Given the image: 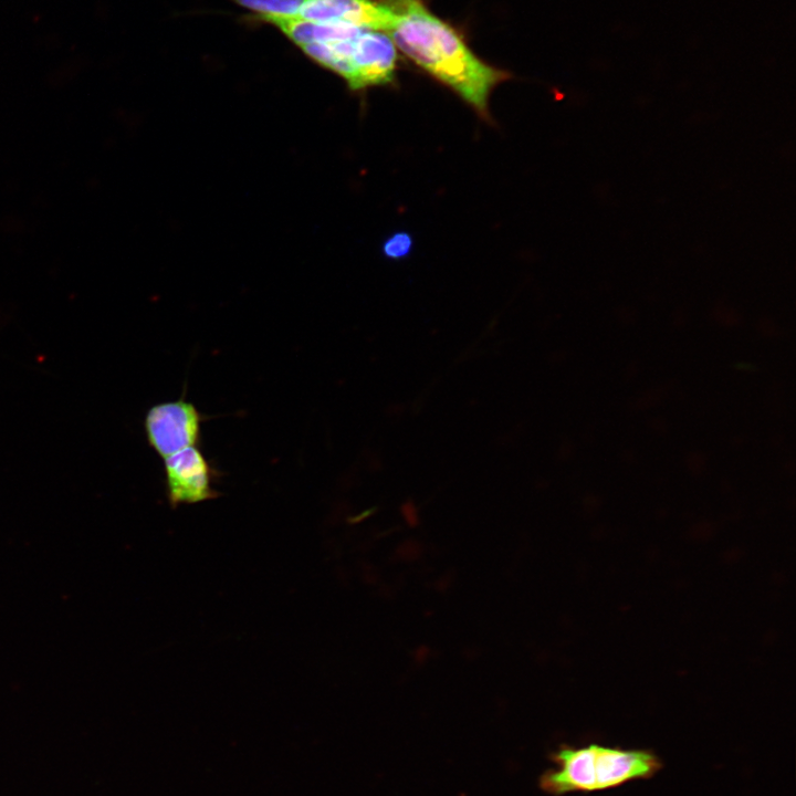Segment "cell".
Returning a JSON list of instances; mask_svg holds the SVG:
<instances>
[{
  "mask_svg": "<svg viewBox=\"0 0 796 796\" xmlns=\"http://www.w3.org/2000/svg\"><path fill=\"white\" fill-rule=\"evenodd\" d=\"M394 12L385 32L405 55L454 91L484 121L489 98L510 74L479 59L462 36L422 0H386Z\"/></svg>",
  "mask_w": 796,
  "mask_h": 796,
  "instance_id": "1",
  "label": "cell"
},
{
  "mask_svg": "<svg viewBox=\"0 0 796 796\" xmlns=\"http://www.w3.org/2000/svg\"><path fill=\"white\" fill-rule=\"evenodd\" d=\"M549 758L555 766L541 775L540 787L554 796L618 787L631 781L650 778L662 767L657 755L649 751L598 744L562 746Z\"/></svg>",
  "mask_w": 796,
  "mask_h": 796,
  "instance_id": "2",
  "label": "cell"
},
{
  "mask_svg": "<svg viewBox=\"0 0 796 796\" xmlns=\"http://www.w3.org/2000/svg\"><path fill=\"white\" fill-rule=\"evenodd\" d=\"M202 416L185 399L153 406L145 417V432L151 449L167 458L200 440Z\"/></svg>",
  "mask_w": 796,
  "mask_h": 796,
  "instance_id": "3",
  "label": "cell"
},
{
  "mask_svg": "<svg viewBox=\"0 0 796 796\" xmlns=\"http://www.w3.org/2000/svg\"><path fill=\"white\" fill-rule=\"evenodd\" d=\"M165 476L171 507L205 502L219 494L212 484L213 469L197 447L165 458Z\"/></svg>",
  "mask_w": 796,
  "mask_h": 796,
  "instance_id": "4",
  "label": "cell"
},
{
  "mask_svg": "<svg viewBox=\"0 0 796 796\" xmlns=\"http://www.w3.org/2000/svg\"><path fill=\"white\" fill-rule=\"evenodd\" d=\"M354 84L352 91L386 85L395 81L397 50L381 31L364 30L356 39L353 52Z\"/></svg>",
  "mask_w": 796,
  "mask_h": 796,
  "instance_id": "5",
  "label": "cell"
},
{
  "mask_svg": "<svg viewBox=\"0 0 796 796\" xmlns=\"http://www.w3.org/2000/svg\"><path fill=\"white\" fill-rule=\"evenodd\" d=\"M295 17L386 32L394 12L386 0H305Z\"/></svg>",
  "mask_w": 796,
  "mask_h": 796,
  "instance_id": "6",
  "label": "cell"
},
{
  "mask_svg": "<svg viewBox=\"0 0 796 796\" xmlns=\"http://www.w3.org/2000/svg\"><path fill=\"white\" fill-rule=\"evenodd\" d=\"M251 10L253 15L295 17L305 0H232Z\"/></svg>",
  "mask_w": 796,
  "mask_h": 796,
  "instance_id": "7",
  "label": "cell"
},
{
  "mask_svg": "<svg viewBox=\"0 0 796 796\" xmlns=\"http://www.w3.org/2000/svg\"><path fill=\"white\" fill-rule=\"evenodd\" d=\"M413 249V239L406 231H397L389 235L381 245L383 254L390 260L407 258Z\"/></svg>",
  "mask_w": 796,
  "mask_h": 796,
  "instance_id": "8",
  "label": "cell"
},
{
  "mask_svg": "<svg viewBox=\"0 0 796 796\" xmlns=\"http://www.w3.org/2000/svg\"><path fill=\"white\" fill-rule=\"evenodd\" d=\"M402 512H404V515H405L406 520H407L410 524L417 523L416 509H415V506H413L411 503H406V504L402 506Z\"/></svg>",
  "mask_w": 796,
  "mask_h": 796,
  "instance_id": "9",
  "label": "cell"
}]
</instances>
